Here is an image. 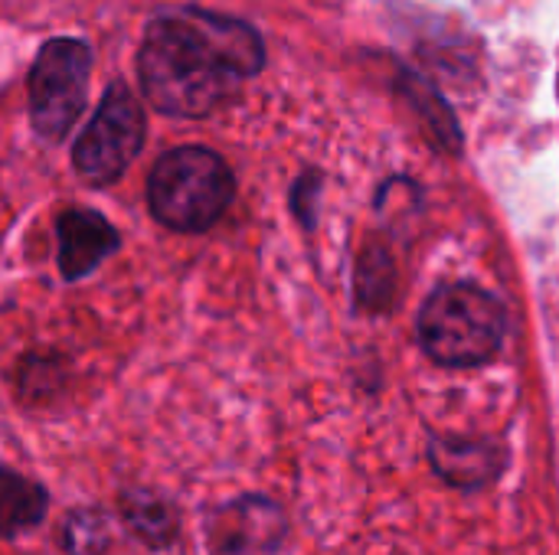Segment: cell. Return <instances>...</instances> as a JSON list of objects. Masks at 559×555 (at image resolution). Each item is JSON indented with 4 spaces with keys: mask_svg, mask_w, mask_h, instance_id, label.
Segmentation results:
<instances>
[{
    "mask_svg": "<svg viewBox=\"0 0 559 555\" xmlns=\"http://www.w3.org/2000/svg\"><path fill=\"white\" fill-rule=\"evenodd\" d=\"M265 65V43L252 23L197 7H160L138 49L144 98L160 114L206 118L229 105L242 82Z\"/></svg>",
    "mask_w": 559,
    "mask_h": 555,
    "instance_id": "obj_1",
    "label": "cell"
},
{
    "mask_svg": "<svg viewBox=\"0 0 559 555\" xmlns=\"http://www.w3.org/2000/svg\"><path fill=\"white\" fill-rule=\"evenodd\" d=\"M236 196V177L229 164L200 144L170 147L147 173L151 216L183 236H200L223 219Z\"/></svg>",
    "mask_w": 559,
    "mask_h": 555,
    "instance_id": "obj_2",
    "label": "cell"
},
{
    "mask_svg": "<svg viewBox=\"0 0 559 555\" xmlns=\"http://www.w3.org/2000/svg\"><path fill=\"white\" fill-rule=\"evenodd\" d=\"M508 334L504 304L475 285H449L436 291L419 314V343L442 366L488 363Z\"/></svg>",
    "mask_w": 559,
    "mask_h": 555,
    "instance_id": "obj_3",
    "label": "cell"
},
{
    "mask_svg": "<svg viewBox=\"0 0 559 555\" xmlns=\"http://www.w3.org/2000/svg\"><path fill=\"white\" fill-rule=\"evenodd\" d=\"M92 46L75 36H52L39 46L29 75V124L46 144H62L85 111Z\"/></svg>",
    "mask_w": 559,
    "mask_h": 555,
    "instance_id": "obj_4",
    "label": "cell"
},
{
    "mask_svg": "<svg viewBox=\"0 0 559 555\" xmlns=\"http://www.w3.org/2000/svg\"><path fill=\"white\" fill-rule=\"evenodd\" d=\"M147 118L124 82H111L72 147V167L88 186H111L144 150Z\"/></svg>",
    "mask_w": 559,
    "mask_h": 555,
    "instance_id": "obj_5",
    "label": "cell"
},
{
    "mask_svg": "<svg viewBox=\"0 0 559 555\" xmlns=\"http://www.w3.org/2000/svg\"><path fill=\"white\" fill-rule=\"evenodd\" d=\"M288 536L282 507L259 494L226 500L206 517V546L216 555H269Z\"/></svg>",
    "mask_w": 559,
    "mask_h": 555,
    "instance_id": "obj_6",
    "label": "cell"
},
{
    "mask_svg": "<svg viewBox=\"0 0 559 555\" xmlns=\"http://www.w3.org/2000/svg\"><path fill=\"white\" fill-rule=\"evenodd\" d=\"M56 265L66 281L92 275L121 249V232L95 209H62L56 216Z\"/></svg>",
    "mask_w": 559,
    "mask_h": 555,
    "instance_id": "obj_7",
    "label": "cell"
},
{
    "mask_svg": "<svg viewBox=\"0 0 559 555\" xmlns=\"http://www.w3.org/2000/svg\"><path fill=\"white\" fill-rule=\"evenodd\" d=\"M429 458H432L436 474L462 491H478L504 471V448L485 438L439 435L429 445Z\"/></svg>",
    "mask_w": 559,
    "mask_h": 555,
    "instance_id": "obj_8",
    "label": "cell"
},
{
    "mask_svg": "<svg viewBox=\"0 0 559 555\" xmlns=\"http://www.w3.org/2000/svg\"><path fill=\"white\" fill-rule=\"evenodd\" d=\"M118 517L124 530L147 550H170L180 540L177 507L151 487H124L118 497Z\"/></svg>",
    "mask_w": 559,
    "mask_h": 555,
    "instance_id": "obj_9",
    "label": "cell"
},
{
    "mask_svg": "<svg viewBox=\"0 0 559 555\" xmlns=\"http://www.w3.org/2000/svg\"><path fill=\"white\" fill-rule=\"evenodd\" d=\"M49 517V491L0 464V540H16L23 533H33Z\"/></svg>",
    "mask_w": 559,
    "mask_h": 555,
    "instance_id": "obj_10",
    "label": "cell"
},
{
    "mask_svg": "<svg viewBox=\"0 0 559 555\" xmlns=\"http://www.w3.org/2000/svg\"><path fill=\"white\" fill-rule=\"evenodd\" d=\"M59 550L66 555H108L111 527L95 507H75L59 523Z\"/></svg>",
    "mask_w": 559,
    "mask_h": 555,
    "instance_id": "obj_11",
    "label": "cell"
},
{
    "mask_svg": "<svg viewBox=\"0 0 559 555\" xmlns=\"http://www.w3.org/2000/svg\"><path fill=\"white\" fill-rule=\"evenodd\" d=\"M66 383V363L56 353H29L20 363V393L23 399H49Z\"/></svg>",
    "mask_w": 559,
    "mask_h": 555,
    "instance_id": "obj_12",
    "label": "cell"
},
{
    "mask_svg": "<svg viewBox=\"0 0 559 555\" xmlns=\"http://www.w3.org/2000/svg\"><path fill=\"white\" fill-rule=\"evenodd\" d=\"M386 275H390V262L383 258V252L380 249L364 252L360 268H357V291H360V301L364 304H370V307L380 304V294L390 291Z\"/></svg>",
    "mask_w": 559,
    "mask_h": 555,
    "instance_id": "obj_13",
    "label": "cell"
},
{
    "mask_svg": "<svg viewBox=\"0 0 559 555\" xmlns=\"http://www.w3.org/2000/svg\"><path fill=\"white\" fill-rule=\"evenodd\" d=\"M321 177L318 173H305L298 183H295V190H292V209H295V216L305 222V226H311L314 219H311V213H314V200H318V193H321Z\"/></svg>",
    "mask_w": 559,
    "mask_h": 555,
    "instance_id": "obj_14",
    "label": "cell"
}]
</instances>
